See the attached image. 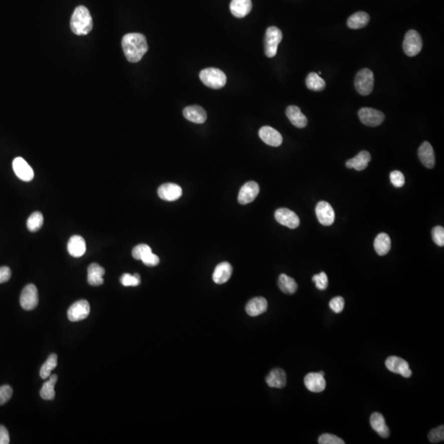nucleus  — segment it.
<instances>
[{
  "instance_id": "obj_1",
  "label": "nucleus",
  "mask_w": 444,
  "mask_h": 444,
  "mask_svg": "<svg viewBox=\"0 0 444 444\" xmlns=\"http://www.w3.org/2000/svg\"><path fill=\"white\" fill-rule=\"evenodd\" d=\"M122 47L127 60L138 63L148 51L147 39L140 33H128L122 39Z\"/></svg>"
},
{
  "instance_id": "obj_2",
  "label": "nucleus",
  "mask_w": 444,
  "mask_h": 444,
  "mask_svg": "<svg viewBox=\"0 0 444 444\" xmlns=\"http://www.w3.org/2000/svg\"><path fill=\"white\" fill-rule=\"evenodd\" d=\"M70 27L74 34L85 36L92 32L93 21L89 10L84 6H78L72 15Z\"/></svg>"
},
{
  "instance_id": "obj_3",
  "label": "nucleus",
  "mask_w": 444,
  "mask_h": 444,
  "mask_svg": "<svg viewBox=\"0 0 444 444\" xmlns=\"http://www.w3.org/2000/svg\"><path fill=\"white\" fill-rule=\"evenodd\" d=\"M199 78L204 85L212 89H220L227 83V76L220 69L208 68L200 72Z\"/></svg>"
},
{
  "instance_id": "obj_4",
  "label": "nucleus",
  "mask_w": 444,
  "mask_h": 444,
  "mask_svg": "<svg viewBox=\"0 0 444 444\" xmlns=\"http://www.w3.org/2000/svg\"><path fill=\"white\" fill-rule=\"evenodd\" d=\"M282 40V32L279 28L270 27L266 31L264 51L267 57L273 58L277 53V48Z\"/></svg>"
},
{
  "instance_id": "obj_5",
  "label": "nucleus",
  "mask_w": 444,
  "mask_h": 444,
  "mask_svg": "<svg viewBox=\"0 0 444 444\" xmlns=\"http://www.w3.org/2000/svg\"><path fill=\"white\" fill-rule=\"evenodd\" d=\"M374 77L370 69H361L355 78V89L362 96H369L373 92Z\"/></svg>"
},
{
  "instance_id": "obj_6",
  "label": "nucleus",
  "mask_w": 444,
  "mask_h": 444,
  "mask_svg": "<svg viewBox=\"0 0 444 444\" xmlns=\"http://www.w3.org/2000/svg\"><path fill=\"white\" fill-rule=\"evenodd\" d=\"M422 46L423 43L419 33L414 30L408 31L403 42V50L405 55L410 57L415 56L421 51Z\"/></svg>"
},
{
  "instance_id": "obj_7",
  "label": "nucleus",
  "mask_w": 444,
  "mask_h": 444,
  "mask_svg": "<svg viewBox=\"0 0 444 444\" xmlns=\"http://www.w3.org/2000/svg\"><path fill=\"white\" fill-rule=\"evenodd\" d=\"M358 115L362 124L369 127H377L384 121L383 113L373 108H362L359 110Z\"/></svg>"
},
{
  "instance_id": "obj_8",
  "label": "nucleus",
  "mask_w": 444,
  "mask_h": 444,
  "mask_svg": "<svg viewBox=\"0 0 444 444\" xmlns=\"http://www.w3.org/2000/svg\"><path fill=\"white\" fill-rule=\"evenodd\" d=\"M39 297L36 286L29 284L25 286L20 296V305L25 310H32L38 305Z\"/></svg>"
},
{
  "instance_id": "obj_9",
  "label": "nucleus",
  "mask_w": 444,
  "mask_h": 444,
  "mask_svg": "<svg viewBox=\"0 0 444 444\" xmlns=\"http://www.w3.org/2000/svg\"><path fill=\"white\" fill-rule=\"evenodd\" d=\"M386 367L392 373H397L404 378H410L412 371L410 370L408 362L397 356H390L385 362Z\"/></svg>"
},
{
  "instance_id": "obj_10",
  "label": "nucleus",
  "mask_w": 444,
  "mask_h": 444,
  "mask_svg": "<svg viewBox=\"0 0 444 444\" xmlns=\"http://www.w3.org/2000/svg\"><path fill=\"white\" fill-rule=\"evenodd\" d=\"M90 311L89 303L87 300H78L73 304L68 310V318L71 322L82 321L89 316Z\"/></svg>"
},
{
  "instance_id": "obj_11",
  "label": "nucleus",
  "mask_w": 444,
  "mask_h": 444,
  "mask_svg": "<svg viewBox=\"0 0 444 444\" xmlns=\"http://www.w3.org/2000/svg\"><path fill=\"white\" fill-rule=\"evenodd\" d=\"M275 218L279 224L288 227L290 229H296L300 224L299 216L290 209H277L275 211Z\"/></svg>"
},
{
  "instance_id": "obj_12",
  "label": "nucleus",
  "mask_w": 444,
  "mask_h": 444,
  "mask_svg": "<svg viewBox=\"0 0 444 444\" xmlns=\"http://www.w3.org/2000/svg\"><path fill=\"white\" fill-rule=\"evenodd\" d=\"M317 218L321 224L325 227H329L333 224L335 220L334 209L328 202L321 201L317 204L316 209Z\"/></svg>"
},
{
  "instance_id": "obj_13",
  "label": "nucleus",
  "mask_w": 444,
  "mask_h": 444,
  "mask_svg": "<svg viewBox=\"0 0 444 444\" xmlns=\"http://www.w3.org/2000/svg\"><path fill=\"white\" fill-rule=\"evenodd\" d=\"M259 193V185L254 181L245 183L239 192L238 201L241 205H246L255 200Z\"/></svg>"
},
{
  "instance_id": "obj_14",
  "label": "nucleus",
  "mask_w": 444,
  "mask_h": 444,
  "mask_svg": "<svg viewBox=\"0 0 444 444\" xmlns=\"http://www.w3.org/2000/svg\"><path fill=\"white\" fill-rule=\"evenodd\" d=\"M157 193L160 198L164 201H174L179 199L182 196L183 190L178 184L166 183L159 187Z\"/></svg>"
},
{
  "instance_id": "obj_15",
  "label": "nucleus",
  "mask_w": 444,
  "mask_h": 444,
  "mask_svg": "<svg viewBox=\"0 0 444 444\" xmlns=\"http://www.w3.org/2000/svg\"><path fill=\"white\" fill-rule=\"evenodd\" d=\"M13 169L21 180L30 182L34 178V171L28 163L22 157H17L13 161Z\"/></svg>"
},
{
  "instance_id": "obj_16",
  "label": "nucleus",
  "mask_w": 444,
  "mask_h": 444,
  "mask_svg": "<svg viewBox=\"0 0 444 444\" xmlns=\"http://www.w3.org/2000/svg\"><path fill=\"white\" fill-rule=\"evenodd\" d=\"M259 137L266 144L272 147H279L282 143V136L275 128L264 126L259 130Z\"/></svg>"
},
{
  "instance_id": "obj_17",
  "label": "nucleus",
  "mask_w": 444,
  "mask_h": 444,
  "mask_svg": "<svg viewBox=\"0 0 444 444\" xmlns=\"http://www.w3.org/2000/svg\"><path fill=\"white\" fill-rule=\"evenodd\" d=\"M305 385L307 389L312 392H322L326 387L324 376L319 373H309L305 376Z\"/></svg>"
},
{
  "instance_id": "obj_18",
  "label": "nucleus",
  "mask_w": 444,
  "mask_h": 444,
  "mask_svg": "<svg viewBox=\"0 0 444 444\" xmlns=\"http://www.w3.org/2000/svg\"><path fill=\"white\" fill-rule=\"evenodd\" d=\"M268 301L264 297H255L250 300L245 310L250 316L256 317L264 314L268 309Z\"/></svg>"
},
{
  "instance_id": "obj_19",
  "label": "nucleus",
  "mask_w": 444,
  "mask_h": 444,
  "mask_svg": "<svg viewBox=\"0 0 444 444\" xmlns=\"http://www.w3.org/2000/svg\"><path fill=\"white\" fill-rule=\"evenodd\" d=\"M233 268L232 266L227 263L223 262L218 264L215 267L214 273H213L212 279L216 284H224L229 281L232 277Z\"/></svg>"
},
{
  "instance_id": "obj_20",
  "label": "nucleus",
  "mask_w": 444,
  "mask_h": 444,
  "mask_svg": "<svg viewBox=\"0 0 444 444\" xmlns=\"http://www.w3.org/2000/svg\"><path fill=\"white\" fill-rule=\"evenodd\" d=\"M419 159L426 168L432 169L435 165L434 151L430 143L424 142L422 143L418 151Z\"/></svg>"
},
{
  "instance_id": "obj_21",
  "label": "nucleus",
  "mask_w": 444,
  "mask_h": 444,
  "mask_svg": "<svg viewBox=\"0 0 444 444\" xmlns=\"http://www.w3.org/2000/svg\"><path fill=\"white\" fill-rule=\"evenodd\" d=\"M183 116L195 124H203L206 120V113L203 108L199 106H190L183 110Z\"/></svg>"
},
{
  "instance_id": "obj_22",
  "label": "nucleus",
  "mask_w": 444,
  "mask_h": 444,
  "mask_svg": "<svg viewBox=\"0 0 444 444\" xmlns=\"http://www.w3.org/2000/svg\"><path fill=\"white\" fill-rule=\"evenodd\" d=\"M370 424L373 430L377 432L380 437L383 438L389 437V428L386 424L384 417L380 413L374 412L371 414Z\"/></svg>"
},
{
  "instance_id": "obj_23",
  "label": "nucleus",
  "mask_w": 444,
  "mask_h": 444,
  "mask_svg": "<svg viewBox=\"0 0 444 444\" xmlns=\"http://www.w3.org/2000/svg\"><path fill=\"white\" fill-rule=\"evenodd\" d=\"M231 12L234 16L242 19L247 16L252 10L251 0H232L230 5Z\"/></svg>"
},
{
  "instance_id": "obj_24",
  "label": "nucleus",
  "mask_w": 444,
  "mask_h": 444,
  "mask_svg": "<svg viewBox=\"0 0 444 444\" xmlns=\"http://www.w3.org/2000/svg\"><path fill=\"white\" fill-rule=\"evenodd\" d=\"M87 245L84 239L80 236H72L68 243V251L71 256L80 258L86 253Z\"/></svg>"
},
{
  "instance_id": "obj_25",
  "label": "nucleus",
  "mask_w": 444,
  "mask_h": 444,
  "mask_svg": "<svg viewBox=\"0 0 444 444\" xmlns=\"http://www.w3.org/2000/svg\"><path fill=\"white\" fill-rule=\"evenodd\" d=\"M370 160L371 156L369 152L367 151H362L354 158L350 159L346 161V167L349 169H355L358 171H361V170L366 169Z\"/></svg>"
},
{
  "instance_id": "obj_26",
  "label": "nucleus",
  "mask_w": 444,
  "mask_h": 444,
  "mask_svg": "<svg viewBox=\"0 0 444 444\" xmlns=\"http://www.w3.org/2000/svg\"><path fill=\"white\" fill-rule=\"evenodd\" d=\"M286 116L288 117L290 121L293 125L299 128L306 127L308 119L305 115L301 112L300 108L296 106H290L287 107L286 111Z\"/></svg>"
},
{
  "instance_id": "obj_27",
  "label": "nucleus",
  "mask_w": 444,
  "mask_h": 444,
  "mask_svg": "<svg viewBox=\"0 0 444 444\" xmlns=\"http://www.w3.org/2000/svg\"><path fill=\"white\" fill-rule=\"evenodd\" d=\"M87 282L91 286H98L103 284V276L106 271L101 266L97 264H92L87 269Z\"/></svg>"
},
{
  "instance_id": "obj_28",
  "label": "nucleus",
  "mask_w": 444,
  "mask_h": 444,
  "mask_svg": "<svg viewBox=\"0 0 444 444\" xmlns=\"http://www.w3.org/2000/svg\"><path fill=\"white\" fill-rule=\"evenodd\" d=\"M266 382L274 388H283L286 385V374L282 369H274L267 376Z\"/></svg>"
},
{
  "instance_id": "obj_29",
  "label": "nucleus",
  "mask_w": 444,
  "mask_h": 444,
  "mask_svg": "<svg viewBox=\"0 0 444 444\" xmlns=\"http://www.w3.org/2000/svg\"><path fill=\"white\" fill-rule=\"evenodd\" d=\"M373 247L379 256H384L388 254L391 250V239L389 236L386 233L379 234L374 240Z\"/></svg>"
},
{
  "instance_id": "obj_30",
  "label": "nucleus",
  "mask_w": 444,
  "mask_h": 444,
  "mask_svg": "<svg viewBox=\"0 0 444 444\" xmlns=\"http://www.w3.org/2000/svg\"><path fill=\"white\" fill-rule=\"evenodd\" d=\"M369 19V14L364 12H358L349 18L347 26L350 29H360L368 25Z\"/></svg>"
},
{
  "instance_id": "obj_31",
  "label": "nucleus",
  "mask_w": 444,
  "mask_h": 444,
  "mask_svg": "<svg viewBox=\"0 0 444 444\" xmlns=\"http://www.w3.org/2000/svg\"><path fill=\"white\" fill-rule=\"evenodd\" d=\"M58 377L56 374L50 376L48 381H46L42 386V389L40 391V395L42 398L46 401H51L55 398V386L57 382Z\"/></svg>"
},
{
  "instance_id": "obj_32",
  "label": "nucleus",
  "mask_w": 444,
  "mask_h": 444,
  "mask_svg": "<svg viewBox=\"0 0 444 444\" xmlns=\"http://www.w3.org/2000/svg\"><path fill=\"white\" fill-rule=\"evenodd\" d=\"M278 286L280 290L285 294L292 295L297 291L298 285L295 279L286 274L280 275L278 279Z\"/></svg>"
},
{
  "instance_id": "obj_33",
  "label": "nucleus",
  "mask_w": 444,
  "mask_h": 444,
  "mask_svg": "<svg viewBox=\"0 0 444 444\" xmlns=\"http://www.w3.org/2000/svg\"><path fill=\"white\" fill-rule=\"evenodd\" d=\"M306 86L309 90L320 92L325 88V81L316 73H310L306 78Z\"/></svg>"
},
{
  "instance_id": "obj_34",
  "label": "nucleus",
  "mask_w": 444,
  "mask_h": 444,
  "mask_svg": "<svg viewBox=\"0 0 444 444\" xmlns=\"http://www.w3.org/2000/svg\"><path fill=\"white\" fill-rule=\"evenodd\" d=\"M57 360L58 356L55 354H52V355L49 356L48 359L44 363L43 365L41 368V371H40V375H41V378L42 379H46V378H50L52 370H54L57 367Z\"/></svg>"
},
{
  "instance_id": "obj_35",
  "label": "nucleus",
  "mask_w": 444,
  "mask_h": 444,
  "mask_svg": "<svg viewBox=\"0 0 444 444\" xmlns=\"http://www.w3.org/2000/svg\"><path fill=\"white\" fill-rule=\"evenodd\" d=\"M43 223V215L40 211H35L28 218L27 226L31 232H36L42 228Z\"/></svg>"
},
{
  "instance_id": "obj_36",
  "label": "nucleus",
  "mask_w": 444,
  "mask_h": 444,
  "mask_svg": "<svg viewBox=\"0 0 444 444\" xmlns=\"http://www.w3.org/2000/svg\"><path fill=\"white\" fill-rule=\"evenodd\" d=\"M120 282L124 286H137L141 283V277L138 273L134 275L125 273L120 278Z\"/></svg>"
},
{
  "instance_id": "obj_37",
  "label": "nucleus",
  "mask_w": 444,
  "mask_h": 444,
  "mask_svg": "<svg viewBox=\"0 0 444 444\" xmlns=\"http://www.w3.org/2000/svg\"><path fill=\"white\" fill-rule=\"evenodd\" d=\"M312 280H313V282L315 283V286H316V287L318 290H320V291H324V290L328 288V276H327V274H326L324 272H322V273H319V274L314 275V277H313V278H312Z\"/></svg>"
},
{
  "instance_id": "obj_38",
  "label": "nucleus",
  "mask_w": 444,
  "mask_h": 444,
  "mask_svg": "<svg viewBox=\"0 0 444 444\" xmlns=\"http://www.w3.org/2000/svg\"><path fill=\"white\" fill-rule=\"evenodd\" d=\"M428 439L433 443L442 442L444 439V426H438L437 428H433L428 433Z\"/></svg>"
},
{
  "instance_id": "obj_39",
  "label": "nucleus",
  "mask_w": 444,
  "mask_h": 444,
  "mask_svg": "<svg viewBox=\"0 0 444 444\" xmlns=\"http://www.w3.org/2000/svg\"><path fill=\"white\" fill-rule=\"evenodd\" d=\"M151 252H152V251H151L150 246L142 244V245H138L136 247H134L132 254H133V259H137V260H142L143 257L146 256L147 254Z\"/></svg>"
},
{
  "instance_id": "obj_40",
  "label": "nucleus",
  "mask_w": 444,
  "mask_h": 444,
  "mask_svg": "<svg viewBox=\"0 0 444 444\" xmlns=\"http://www.w3.org/2000/svg\"><path fill=\"white\" fill-rule=\"evenodd\" d=\"M318 443L320 444H344L343 440L337 437L336 435L324 433L321 435L318 438Z\"/></svg>"
},
{
  "instance_id": "obj_41",
  "label": "nucleus",
  "mask_w": 444,
  "mask_h": 444,
  "mask_svg": "<svg viewBox=\"0 0 444 444\" xmlns=\"http://www.w3.org/2000/svg\"><path fill=\"white\" fill-rule=\"evenodd\" d=\"M433 242L440 247L444 246V229L442 227H435L432 231Z\"/></svg>"
},
{
  "instance_id": "obj_42",
  "label": "nucleus",
  "mask_w": 444,
  "mask_h": 444,
  "mask_svg": "<svg viewBox=\"0 0 444 444\" xmlns=\"http://www.w3.org/2000/svg\"><path fill=\"white\" fill-rule=\"evenodd\" d=\"M390 180L396 188H401L405 184V177L398 170H394L390 174Z\"/></svg>"
},
{
  "instance_id": "obj_43",
  "label": "nucleus",
  "mask_w": 444,
  "mask_h": 444,
  "mask_svg": "<svg viewBox=\"0 0 444 444\" xmlns=\"http://www.w3.org/2000/svg\"><path fill=\"white\" fill-rule=\"evenodd\" d=\"M344 305H345V300L341 296L333 298L329 302L330 308L336 314H340L341 312L343 311Z\"/></svg>"
},
{
  "instance_id": "obj_44",
  "label": "nucleus",
  "mask_w": 444,
  "mask_h": 444,
  "mask_svg": "<svg viewBox=\"0 0 444 444\" xmlns=\"http://www.w3.org/2000/svg\"><path fill=\"white\" fill-rule=\"evenodd\" d=\"M13 395V389L9 385H4L0 387V405H4L10 401Z\"/></svg>"
},
{
  "instance_id": "obj_45",
  "label": "nucleus",
  "mask_w": 444,
  "mask_h": 444,
  "mask_svg": "<svg viewBox=\"0 0 444 444\" xmlns=\"http://www.w3.org/2000/svg\"><path fill=\"white\" fill-rule=\"evenodd\" d=\"M141 261L145 265L147 266V267H155V266L158 265L159 263H160V259H159L157 255L151 252L147 254L146 256L143 257Z\"/></svg>"
},
{
  "instance_id": "obj_46",
  "label": "nucleus",
  "mask_w": 444,
  "mask_h": 444,
  "mask_svg": "<svg viewBox=\"0 0 444 444\" xmlns=\"http://www.w3.org/2000/svg\"><path fill=\"white\" fill-rule=\"evenodd\" d=\"M11 270L8 267L0 268V284L7 282L11 278Z\"/></svg>"
},
{
  "instance_id": "obj_47",
  "label": "nucleus",
  "mask_w": 444,
  "mask_h": 444,
  "mask_svg": "<svg viewBox=\"0 0 444 444\" xmlns=\"http://www.w3.org/2000/svg\"><path fill=\"white\" fill-rule=\"evenodd\" d=\"M10 442V433L5 426L0 425V444H9Z\"/></svg>"
},
{
  "instance_id": "obj_48",
  "label": "nucleus",
  "mask_w": 444,
  "mask_h": 444,
  "mask_svg": "<svg viewBox=\"0 0 444 444\" xmlns=\"http://www.w3.org/2000/svg\"><path fill=\"white\" fill-rule=\"evenodd\" d=\"M319 373H320V374H322V375H323V376H324V374H325V373H324V372H323V371H320V372H319Z\"/></svg>"
}]
</instances>
